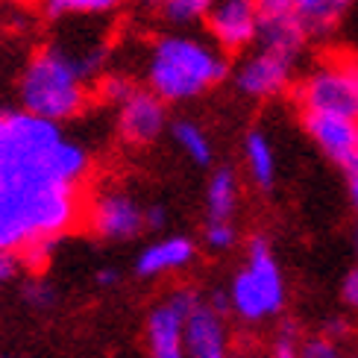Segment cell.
Returning a JSON list of instances; mask_svg holds the SVG:
<instances>
[{
  "mask_svg": "<svg viewBox=\"0 0 358 358\" xmlns=\"http://www.w3.org/2000/svg\"><path fill=\"white\" fill-rule=\"evenodd\" d=\"M244 159H247V171L252 176V182L262 188H271L276 179V153L264 132H250L244 138Z\"/></svg>",
  "mask_w": 358,
  "mask_h": 358,
  "instance_id": "cell-17",
  "label": "cell"
},
{
  "mask_svg": "<svg viewBox=\"0 0 358 358\" xmlns=\"http://www.w3.org/2000/svg\"><path fill=\"white\" fill-rule=\"evenodd\" d=\"M215 0H165L162 3V15L173 24H191L197 18H206V12L212 9Z\"/></svg>",
  "mask_w": 358,
  "mask_h": 358,
  "instance_id": "cell-20",
  "label": "cell"
},
{
  "mask_svg": "<svg viewBox=\"0 0 358 358\" xmlns=\"http://www.w3.org/2000/svg\"><path fill=\"white\" fill-rule=\"evenodd\" d=\"M294 59L273 53V50H256L247 56L235 71V85L241 88L247 97H276L279 92H285V85L291 80Z\"/></svg>",
  "mask_w": 358,
  "mask_h": 358,
  "instance_id": "cell-11",
  "label": "cell"
},
{
  "mask_svg": "<svg viewBox=\"0 0 358 358\" xmlns=\"http://www.w3.org/2000/svg\"><path fill=\"white\" fill-rule=\"evenodd\" d=\"M303 112H326L358 121V65H323L300 85Z\"/></svg>",
  "mask_w": 358,
  "mask_h": 358,
  "instance_id": "cell-5",
  "label": "cell"
},
{
  "mask_svg": "<svg viewBox=\"0 0 358 358\" xmlns=\"http://www.w3.org/2000/svg\"><path fill=\"white\" fill-rule=\"evenodd\" d=\"M85 147L59 124L0 109V247L56 244L83 215Z\"/></svg>",
  "mask_w": 358,
  "mask_h": 358,
  "instance_id": "cell-1",
  "label": "cell"
},
{
  "mask_svg": "<svg viewBox=\"0 0 358 358\" xmlns=\"http://www.w3.org/2000/svg\"><path fill=\"white\" fill-rule=\"evenodd\" d=\"M97 282H100V285H115V282H117V271H112V267H103V271L97 273Z\"/></svg>",
  "mask_w": 358,
  "mask_h": 358,
  "instance_id": "cell-30",
  "label": "cell"
},
{
  "mask_svg": "<svg viewBox=\"0 0 358 358\" xmlns=\"http://www.w3.org/2000/svg\"><path fill=\"white\" fill-rule=\"evenodd\" d=\"M235 238H238V232L232 223H215V220L206 223V244L212 250H229L235 244Z\"/></svg>",
  "mask_w": 358,
  "mask_h": 358,
  "instance_id": "cell-22",
  "label": "cell"
},
{
  "mask_svg": "<svg viewBox=\"0 0 358 358\" xmlns=\"http://www.w3.org/2000/svg\"><path fill=\"white\" fill-rule=\"evenodd\" d=\"M259 3V44L262 50L282 53L296 62L306 48V27L296 18L291 0H256Z\"/></svg>",
  "mask_w": 358,
  "mask_h": 358,
  "instance_id": "cell-8",
  "label": "cell"
},
{
  "mask_svg": "<svg viewBox=\"0 0 358 358\" xmlns=\"http://www.w3.org/2000/svg\"><path fill=\"white\" fill-rule=\"evenodd\" d=\"M303 127L308 132V138L335 165L347 171L352 162H358V121H350V117H341V115H326V112H303Z\"/></svg>",
  "mask_w": 358,
  "mask_h": 358,
  "instance_id": "cell-10",
  "label": "cell"
},
{
  "mask_svg": "<svg viewBox=\"0 0 358 358\" xmlns=\"http://www.w3.org/2000/svg\"><path fill=\"white\" fill-rule=\"evenodd\" d=\"M24 300L36 308H50L56 300V291L48 285V282L33 279V282H27V288H24Z\"/></svg>",
  "mask_w": 358,
  "mask_h": 358,
  "instance_id": "cell-25",
  "label": "cell"
},
{
  "mask_svg": "<svg viewBox=\"0 0 358 358\" xmlns=\"http://www.w3.org/2000/svg\"><path fill=\"white\" fill-rule=\"evenodd\" d=\"M232 311L244 320H264L285 306V282L264 238H252L247 264L235 273L229 288Z\"/></svg>",
  "mask_w": 358,
  "mask_h": 358,
  "instance_id": "cell-4",
  "label": "cell"
},
{
  "mask_svg": "<svg viewBox=\"0 0 358 358\" xmlns=\"http://www.w3.org/2000/svg\"><path fill=\"white\" fill-rule=\"evenodd\" d=\"M144 223L150 229H162L168 223V212H165V206H150V208H144Z\"/></svg>",
  "mask_w": 358,
  "mask_h": 358,
  "instance_id": "cell-27",
  "label": "cell"
},
{
  "mask_svg": "<svg viewBox=\"0 0 358 358\" xmlns=\"http://www.w3.org/2000/svg\"><path fill=\"white\" fill-rule=\"evenodd\" d=\"M85 73L62 44L41 48L21 73L24 112L50 124H62L85 106Z\"/></svg>",
  "mask_w": 358,
  "mask_h": 358,
  "instance_id": "cell-3",
  "label": "cell"
},
{
  "mask_svg": "<svg viewBox=\"0 0 358 358\" xmlns=\"http://www.w3.org/2000/svg\"><path fill=\"white\" fill-rule=\"evenodd\" d=\"M15 271H18V252L0 247V285H6L15 276Z\"/></svg>",
  "mask_w": 358,
  "mask_h": 358,
  "instance_id": "cell-26",
  "label": "cell"
},
{
  "mask_svg": "<svg viewBox=\"0 0 358 358\" xmlns=\"http://www.w3.org/2000/svg\"><path fill=\"white\" fill-rule=\"evenodd\" d=\"M300 358H338V347L329 335L306 338L300 344Z\"/></svg>",
  "mask_w": 358,
  "mask_h": 358,
  "instance_id": "cell-23",
  "label": "cell"
},
{
  "mask_svg": "<svg viewBox=\"0 0 358 358\" xmlns=\"http://www.w3.org/2000/svg\"><path fill=\"white\" fill-rule=\"evenodd\" d=\"M235 206H238V179H235V173L229 168H220V171L212 173V179H208V188H206L208 220L232 223Z\"/></svg>",
  "mask_w": 358,
  "mask_h": 358,
  "instance_id": "cell-16",
  "label": "cell"
},
{
  "mask_svg": "<svg viewBox=\"0 0 358 358\" xmlns=\"http://www.w3.org/2000/svg\"><path fill=\"white\" fill-rule=\"evenodd\" d=\"M88 223L100 238H109V241H127V238H136L147 223H144V208L127 197L121 191H106L92 203L88 208Z\"/></svg>",
  "mask_w": 358,
  "mask_h": 358,
  "instance_id": "cell-9",
  "label": "cell"
},
{
  "mask_svg": "<svg viewBox=\"0 0 358 358\" xmlns=\"http://www.w3.org/2000/svg\"><path fill=\"white\" fill-rule=\"evenodd\" d=\"M185 352L188 358H227V329L223 315L203 303L185 320Z\"/></svg>",
  "mask_w": 358,
  "mask_h": 358,
  "instance_id": "cell-13",
  "label": "cell"
},
{
  "mask_svg": "<svg viewBox=\"0 0 358 358\" xmlns=\"http://www.w3.org/2000/svg\"><path fill=\"white\" fill-rule=\"evenodd\" d=\"M173 141L179 144V150H182L191 162H197V165H212L215 150H212V141H208L206 129L200 124L176 121L173 124Z\"/></svg>",
  "mask_w": 358,
  "mask_h": 358,
  "instance_id": "cell-18",
  "label": "cell"
},
{
  "mask_svg": "<svg viewBox=\"0 0 358 358\" xmlns=\"http://www.w3.org/2000/svg\"><path fill=\"white\" fill-rule=\"evenodd\" d=\"M165 124H168L165 100L156 97L153 92H141V88L127 103H121V112H117V132H121L127 144L136 147L156 141Z\"/></svg>",
  "mask_w": 358,
  "mask_h": 358,
  "instance_id": "cell-12",
  "label": "cell"
},
{
  "mask_svg": "<svg viewBox=\"0 0 358 358\" xmlns=\"http://www.w3.org/2000/svg\"><path fill=\"white\" fill-rule=\"evenodd\" d=\"M208 36L217 48L238 53L259 38V3L256 0H215L206 12Z\"/></svg>",
  "mask_w": 358,
  "mask_h": 358,
  "instance_id": "cell-7",
  "label": "cell"
},
{
  "mask_svg": "<svg viewBox=\"0 0 358 358\" xmlns=\"http://www.w3.org/2000/svg\"><path fill=\"white\" fill-rule=\"evenodd\" d=\"M347 185H350V197H352V203L358 206V162H352V165L347 168Z\"/></svg>",
  "mask_w": 358,
  "mask_h": 358,
  "instance_id": "cell-29",
  "label": "cell"
},
{
  "mask_svg": "<svg viewBox=\"0 0 358 358\" xmlns=\"http://www.w3.org/2000/svg\"><path fill=\"white\" fill-rule=\"evenodd\" d=\"M194 259V244L185 235H171L153 241L150 247L141 250V256L136 259V273L138 276H162L171 271H182L185 264Z\"/></svg>",
  "mask_w": 358,
  "mask_h": 358,
  "instance_id": "cell-14",
  "label": "cell"
},
{
  "mask_svg": "<svg viewBox=\"0 0 358 358\" xmlns=\"http://www.w3.org/2000/svg\"><path fill=\"white\" fill-rule=\"evenodd\" d=\"M227 59L206 41L191 36H165L153 44L147 59L150 92L165 103H182L206 94L227 77Z\"/></svg>",
  "mask_w": 358,
  "mask_h": 358,
  "instance_id": "cell-2",
  "label": "cell"
},
{
  "mask_svg": "<svg viewBox=\"0 0 358 358\" xmlns=\"http://www.w3.org/2000/svg\"><path fill=\"white\" fill-rule=\"evenodd\" d=\"M136 92H138V88L132 85V80L121 77V73H112V77H106V80L100 83V94L106 97V100H112V103H117V106L127 103Z\"/></svg>",
  "mask_w": 358,
  "mask_h": 358,
  "instance_id": "cell-21",
  "label": "cell"
},
{
  "mask_svg": "<svg viewBox=\"0 0 358 358\" xmlns=\"http://www.w3.org/2000/svg\"><path fill=\"white\" fill-rule=\"evenodd\" d=\"M273 358H300V344H296V326L285 323L276 335L273 344Z\"/></svg>",
  "mask_w": 358,
  "mask_h": 358,
  "instance_id": "cell-24",
  "label": "cell"
},
{
  "mask_svg": "<svg viewBox=\"0 0 358 358\" xmlns=\"http://www.w3.org/2000/svg\"><path fill=\"white\" fill-rule=\"evenodd\" d=\"M341 291H344V300H347L350 306H355V308H358V267L347 273L344 288H341Z\"/></svg>",
  "mask_w": 358,
  "mask_h": 358,
  "instance_id": "cell-28",
  "label": "cell"
},
{
  "mask_svg": "<svg viewBox=\"0 0 358 358\" xmlns=\"http://www.w3.org/2000/svg\"><path fill=\"white\" fill-rule=\"evenodd\" d=\"M138 3H141L144 9H162V3H165V0H138Z\"/></svg>",
  "mask_w": 358,
  "mask_h": 358,
  "instance_id": "cell-31",
  "label": "cell"
},
{
  "mask_svg": "<svg viewBox=\"0 0 358 358\" xmlns=\"http://www.w3.org/2000/svg\"><path fill=\"white\" fill-rule=\"evenodd\" d=\"M355 250H358V232H355Z\"/></svg>",
  "mask_w": 358,
  "mask_h": 358,
  "instance_id": "cell-32",
  "label": "cell"
},
{
  "mask_svg": "<svg viewBox=\"0 0 358 358\" xmlns=\"http://www.w3.org/2000/svg\"><path fill=\"white\" fill-rule=\"evenodd\" d=\"M121 3L124 0H44V9L53 18H65V15H106Z\"/></svg>",
  "mask_w": 358,
  "mask_h": 358,
  "instance_id": "cell-19",
  "label": "cell"
},
{
  "mask_svg": "<svg viewBox=\"0 0 358 358\" xmlns=\"http://www.w3.org/2000/svg\"><path fill=\"white\" fill-rule=\"evenodd\" d=\"M291 6L308 36H323L338 27V21L352 6V0H291Z\"/></svg>",
  "mask_w": 358,
  "mask_h": 358,
  "instance_id": "cell-15",
  "label": "cell"
},
{
  "mask_svg": "<svg viewBox=\"0 0 358 358\" xmlns=\"http://www.w3.org/2000/svg\"><path fill=\"white\" fill-rule=\"evenodd\" d=\"M200 306L191 288H179L147 317V347L150 358H188L185 352V320Z\"/></svg>",
  "mask_w": 358,
  "mask_h": 358,
  "instance_id": "cell-6",
  "label": "cell"
}]
</instances>
